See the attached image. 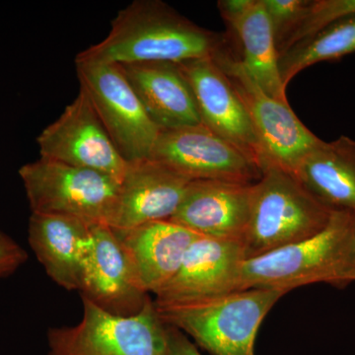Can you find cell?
Segmentation results:
<instances>
[{
	"mask_svg": "<svg viewBox=\"0 0 355 355\" xmlns=\"http://www.w3.org/2000/svg\"><path fill=\"white\" fill-rule=\"evenodd\" d=\"M272 26L277 53L302 18L310 0H261Z\"/></svg>",
	"mask_w": 355,
	"mask_h": 355,
	"instance_id": "cell-23",
	"label": "cell"
},
{
	"mask_svg": "<svg viewBox=\"0 0 355 355\" xmlns=\"http://www.w3.org/2000/svg\"><path fill=\"white\" fill-rule=\"evenodd\" d=\"M246 109L261 146L263 171L277 168L293 175L306 154L319 144L288 103L268 94L250 76L239 55L224 46L214 57Z\"/></svg>",
	"mask_w": 355,
	"mask_h": 355,
	"instance_id": "cell-7",
	"label": "cell"
},
{
	"mask_svg": "<svg viewBox=\"0 0 355 355\" xmlns=\"http://www.w3.org/2000/svg\"><path fill=\"white\" fill-rule=\"evenodd\" d=\"M166 331L168 355H202L198 352L197 345L179 329L166 324Z\"/></svg>",
	"mask_w": 355,
	"mask_h": 355,
	"instance_id": "cell-25",
	"label": "cell"
},
{
	"mask_svg": "<svg viewBox=\"0 0 355 355\" xmlns=\"http://www.w3.org/2000/svg\"><path fill=\"white\" fill-rule=\"evenodd\" d=\"M286 292L250 288L210 297L154 300L163 323L211 355H256L261 324Z\"/></svg>",
	"mask_w": 355,
	"mask_h": 355,
	"instance_id": "cell-3",
	"label": "cell"
},
{
	"mask_svg": "<svg viewBox=\"0 0 355 355\" xmlns=\"http://www.w3.org/2000/svg\"><path fill=\"white\" fill-rule=\"evenodd\" d=\"M91 226L73 217L42 214L30 216V247L46 275L67 291H80Z\"/></svg>",
	"mask_w": 355,
	"mask_h": 355,
	"instance_id": "cell-18",
	"label": "cell"
},
{
	"mask_svg": "<svg viewBox=\"0 0 355 355\" xmlns=\"http://www.w3.org/2000/svg\"><path fill=\"white\" fill-rule=\"evenodd\" d=\"M219 12L241 46L240 60L263 90L288 103L279 67V53L261 0H221Z\"/></svg>",
	"mask_w": 355,
	"mask_h": 355,
	"instance_id": "cell-17",
	"label": "cell"
},
{
	"mask_svg": "<svg viewBox=\"0 0 355 355\" xmlns=\"http://www.w3.org/2000/svg\"><path fill=\"white\" fill-rule=\"evenodd\" d=\"M293 176L331 209L355 212V139L320 140Z\"/></svg>",
	"mask_w": 355,
	"mask_h": 355,
	"instance_id": "cell-20",
	"label": "cell"
},
{
	"mask_svg": "<svg viewBox=\"0 0 355 355\" xmlns=\"http://www.w3.org/2000/svg\"><path fill=\"white\" fill-rule=\"evenodd\" d=\"M355 51V16L334 23L302 40L279 57L280 77L287 88L298 73L311 65L331 62Z\"/></svg>",
	"mask_w": 355,
	"mask_h": 355,
	"instance_id": "cell-21",
	"label": "cell"
},
{
	"mask_svg": "<svg viewBox=\"0 0 355 355\" xmlns=\"http://www.w3.org/2000/svg\"><path fill=\"white\" fill-rule=\"evenodd\" d=\"M177 64L190 84L202 125L237 147L263 172V153L246 109L214 58Z\"/></svg>",
	"mask_w": 355,
	"mask_h": 355,
	"instance_id": "cell-11",
	"label": "cell"
},
{
	"mask_svg": "<svg viewBox=\"0 0 355 355\" xmlns=\"http://www.w3.org/2000/svg\"><path fill=\"white\" fill-rule=\"evenodd\" d=\"M226 46L220 35L184 17L160 0H135L116 14L111 31L76 60L120 65L181 64L214 58Z\"/></svg>",
	"mask_w": 355,
	"mask_h": 355,
	"instance_id": "cell-1",
	"label": "cell"
},
{
	"mask_svg": "<svg viewBox=\"0 0 355 355\" xmlns=\"http://www.w3.org/2000/svg\"><path fill=\"white\" fill-rule=\"evenodd\" d=\"M41 157L104 173L121 181L128 164L83 90L57 121L40 133Z\"/></svg>",
	"mask_w": 355,
	"mask_h": 355,
	"instance_id": "cell-10",
	"label": "cell"
},
{
	"mask_svg": "<svg viewBox=\"0 0 355 355\" xmlns=\"http://www.w3.org/2000/svg\"><path fill=\"white\" fill-rule=\"evenodd\" d=\"M120 67L161 132L202 123L190 84L177 64L144 62Z\"/></svg>",
	"mask_w": 355,
	"mask_h": 355,
	"instance_id": "cell-19",
	"label": "cell"
},
{
	"mask_svg": "<svg viewBox=\"0 0 355 355\" xmlns=\"http://www.w3.org/2000/svg\"><path fill=\"white\" fill-rule=\"evenodd\" d=\"M113 231L137 286L148 295H156L173 279L191 243L200 236L171 220Z\"/></svg>",
	"mask_w": 355,
	"mask_h": 355,
	"instance_id": "cell-16",
	"label": "cell"
},
{
	"mask_svg": "<svg viewBox=\"0 0 355 355\" xmlns=\"http://www.w3.org/2000/svg\"><path fill=\"white\" fill-rule=\"evenodd\" d=\"M253 184L191 181L170 220L202 237L242 241L251 214Z\"/></svg>",
	"mask_w": 355,
	"mask_h": 355,
	"instance_id": "cell-13",
	"label": "cell"
},
{
	"mask_svg": "<svg viewBox=\"0 0 355 355\" xmlns=\"http://www.w3.org/2000/svg\"><path fill=\"white\" fill-rule=\"evenodd\" d=\"M352 16H355V0H310L302 18L280 46L279 57L298 42Z\"/></svg>",
	"mask_w": 355,
	"mask_h": 355,
	"instance_id": "cell-22",
	"label": "cell"
},
{
	"mask_svg": "<svg viewBox=\"0 0 355 355\" xmlns=\"http://www.w3.org/2000/svg\"><path fill=\"white\" fill-rule=\"evenodd\" d=\"M76 326L51 328L49 355H168L167 331L153 299L133 316H116L83 298Z\"/></svg>",
	"mask_w": 355,
	"mask_h": 355,
	"instance_id": "cell-6",
	"label": "cell"
},
{
	"mask_svg": "<svg viewBox=\"0 0 355 355\" xmlns=\"http://www.w3.org/2000/svg\"><path fill=\"white\" fill-rule=\"evenodd\" d=\"M27 259L25 250L11 238L0 240V279L13 275Z\"/></svg>",
	"mask_w": 355,
	"mask_h": 355,
	"instance_id": "cell-24",
	"label": "cell"
},
{
	"mask_svg": "<svg viewBox=\"0 0 355 355\" xmlns=\"http://www.w3.org/2000/svg\"><path fill=\"white\" fill-rule=\"evenodd\" d=\"M335 211L291 173L268 168L253 184L251 214L242 240L245 258H256L318 234Z\"/></svg>",
	"mask_w": 355,
	"mask_h": 355,
	"instance_id": "cell-4",
	"label": "cell"
},
{
	"mask_svg": "<svg viewBox=\"0 0 355 355\" xmlns=\"http://www.w3.org/2000/svg\"><path fill=\"white\" fill-rule=\"evenodd\" d=\"M81 297L116 316H133L150 299L137 286L114 231L108 225L91 226Z\"/></svg>",
	"mask_w": 355,
	"mask_h": 355,
	"instance_id": "cell-12",
	"label": "cell"
},
{
	"mask_svg": "<svg viewBox=\"0 0 355 355\" xmlns=\"http://www.w3.org/2000/svg\"><path fill=\"white\" fill-rule=\"evenodd\" d=\"M245 260L242 241L198 236L176 275L156 294L155 300L210 297L237 291Z\"/></svg>",
	"mask_w": 355,
	"mask_h": 355,
	"instance_id": "cell-15",
	"label": "cell"
},
{
	"mask_svg": "<svg viewBox=\"0 0 355 355\" xmlns=\"http://www.w3.org/2000/svg\"><path fill=\"white\" fill-rule=\"evenodd\" d=\"M191 182L150 158L128 163L110 227L127 230L151 221L170 220Z\"/></svg>",
	"mask_w": 355,
	"mask_h": 355,
	"instance_id": "cell-14",
	"label": "cell"
},
{
	"mask_svg": "<svg viewBox=\"0 0 355 355\" xmlns=\"http://www.w3.org/2000/svg\"><path fill=\"white\" fill-rule=\"evenodd\" d=\"M7 237H8V236L4 234V233H2L1 231H0V240L6 239Z\"/></svg>",
	"mask_w": 355,
	"mask_h": 355,
	"instance_id": "cell-27",
	"label": "cell"
},
{
	"mask_svg": "<svg viewBox=\"0 0 355 355\" xmlns=\"http://www.w3.org/2000/svg\"><path fill=\"white\" fill-rule=\"evenodd\" d=\"M350 263H352V282H355V225L352 235V251H350Z\"/></svg>",
	"mask_w": 355,
	"mask_h": 355,
	"instance_id": "cell-26",
	"label": "cell"
},
{
	"mask_svg": "<svg viewBox=\"0 0 355 355\" xmlns=\"http://www.w3.org/2000/svg\"><path fill=\"white\" fill-rule=\"evenodd\" d=\"M355 212L336 210L318 234L243 261L238 291L268 288L288 292L313 284L343 286L352 282Z\"/></svg>",
	"mask_w": 355,
	"mask_h": 355,
	"instance_id": "cell-2",
	"label": "cell"
},
{
	"mask_svg": "<svg viewBox=\"0 0 355 355\" xmlns=\"http://www.w3.org/2000/svg\"><path fill=\"white\" fill-rule=\"evenodd\" d=\"M19 175L32 214L111 224L121 184L114 178L42 157L22 166Z\"/></svg>",
	"mask_w": 355,
	"mask_h": 355,
	"instance_id": "cell-5",
	"label": "cell"
},
{
	"mask_svg": "<svg viewBox=\"0 0 355 355\" xmlns=\"http://www.w3.org/2000/svg\"><path fill=\"white\" fill-rule=\"evenodd\" d=\"M80 90L128 163L150 157L161 130L119 64L76 60Z\"/></svg>",
	"mask_w": 355,
	"mask_h": 355,
	"instance_id": "cell-8",
	"label": "cell"
},
{
	"mask_svg": "<svg viewBox=\"0 0 355 355\" xmlns=\"http://www.w3.org/2000/svg\"><path fill=\"white\" fill-rule=\"evenodd\" d=\"M149 158L191 181L254 184L263 175L241 150L202 123L163 130Z\"/></svg>",
	"mask_w": 355,
	"mask_h": 355,
	"instance_id": "cell-9",
	"label": "cell"
}]
</instances>
